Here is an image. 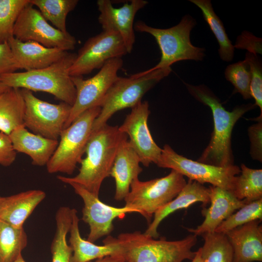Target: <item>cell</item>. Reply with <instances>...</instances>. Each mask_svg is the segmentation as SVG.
<instances>
[{"mask_svg": "<svg viewBox=\"0 0 262 262\" xmlns=\"http://www.w3.org/2000/svg\"><path fill=\"white\" fill-rule=\"evenodd\" d=\"M190 94L211 110L213 130L209 143L197 161L218 166L233 165L231 147V136L236 122L244 114L254 108L255 104L249 103L235 107L232 111L226 110L219 99L206 86L193 85L185 83Z\"/></svg>", "mask_w": 262, "mask_h": 262, "instance_id": "7a4b0ae2", "label": "cell"}, {"mask_svg": "<svg viewBox=\"0 0 262 262\" xmlns=\"http://www.w3.org/2000/svg\"><path fill=\"white\" fill-rule=\"evenodd\" d=\"M9 136L16 152L28 155L33 164L40 166L47 164L59 143L29 131L24 126L17 127Z\"/></svg>", "mask_w": 262, "mask_h": 262, "instance_id": "603a6c76", "label": "cell"}, {"mask_svg": "<svg viewBox=\"0 0 262 262\" xmlns=\"http://www.w3.org/2000/svg\"><path fill=\"white\" fill-rule=\"evenodd\" d=\"M201 202L202 207L210 203L209 190L196 181L189 180L179 194L171 201L159 209L154 214L144 234L157 239L159 237L158 228L161 222L175 211L186 209L196 202Z\"/></svg>", "mask_w": 262, "mask_h": 262, "instance_id": "ffe728a7", "label": "cell"}, {"mask_svg": "<svg viewBox=\"0 0 262 262\" xmlns=\"http://www.w3.org/2000/svg\"><path fill=\"white\" fill-rule=\"evenodd\" d=\"M13 36L22 41H34L46 47L64 51L74 49L75 38L50 25L30 2L20 12L14 26Z\"/></svg>", "mask_w": 262, "mask_h": 262, "instance_id": "7c38bea8", "label": "cell"}, {"mask_svg": "<svg viewBox=\"0 0 262 262\" xmlns=\"http://www.w3.org/2000/svg\"><path fill=\"white\" fill-rule=\"evenodd\" d=\"M13 262H26L23 259L22 255L20 256L17 259Z\"/></svg>", "mask_w": 262, "mask_h": 262, "instance_id": "b9f144b4", "label": "cell"}, {"mask_svg": "<svg viewBox=\"0 0 262 262\" xmlns=\"http://www.w3.org/2000/svg\"><path fill=\"white\" fill-rule=\"evenodd\" d=\"M224 220L214 232L226 234L229 231L255 220H262V198L244 205Z\"/></svg>", "mask_w": 262, "mask_h": 262, "instance_id": "d6a6232c", "label": "cell"}, {"mask_svg": "<svg viewBox=\"0 0 262 262\" xmlns=\"http://www.w3.org/2000/svg\"><path fill=\"white\" fill-rule=\"evenodd\" d=\"M123 65L121 58H115L107 61L96 75L89 79H84L82 76L71 77L76 88V98L64 129L85 111L101 107L106 94L118 77L117 72Z\"/></svg>", "mask_w": 262, "mask_h": 262, "instance_id": "30bf717a", "label": "cell"}, {"mask_svg": "<svg viewBox=\"0 0 262 262\" xmlns=\"http://www.w3.org/2000/svg\"><path fill=\"white\" fill-rule=\"evenodd\" d=\"M116 238L125 262H182L192 261L196 255L192 249L197 236L193 234L180 240L167 241L136 231L121 233Z\"/></svg>", "mask_w": 262, "mask_h": 262, "instance_id": "277c9868", "label": "cell"}, {"mask_svg": "<svg viewBox=\"0 0 262 262\" xmlns=\"http://www.w3.org/2000/svg\"><path fill=\"white\" fill-rule=\"evenodd\" d=\"M27 245L23 227L16 228L0 219V262H13Z\"/></svg>", "mask_w": 262, "mask_h": 262, "instance_id": "f1b7e54d", "label": "cell"}, {"mask_svg": "<svg viewBox=\"0 0 262 262\" xmlns=\"http://www.w3.org/2000/svg\"><path fill=\"white\" fill-rule=\"evenodd\" d=\"M25 108L20 89L9 87L0 94V131L9 135L24 126Z\"/></svg>", "mask_w": 262, "mask_h": 262, "instance_id": "d4e9b609", "label": "cell"}, {"mask_svg": "<svg viewBox=\"0 0 262 262\" xmlns=\"http://www.w3.org/2000/svg\"><path fill=\"white\" fill-rule=\"evenodd\" d=\"M77 54L67 52L61 59L42 69L14 72L0 77V82L10 88L44 92L71 106L76 98V90L69 74Z\"/></svg>", "mask_w": 262, "mask_h": 262, "instance_id": "3957f363", "label": "cell"}, {"mask_svg": "<svg viewBox=\"0 0 262 262\" xmlns=\"http://www.w3.org/2000/svg\"><path fill=\"white\" fill-rule=\"evenodd\" d=\"M72 221V209L63 206L55 215L56 230L50 250L51 262H70L72 249L66 241Z\"/></svg>", "mask_w": 262, "mask_h": 262, "instance_id": "484cf974", "label": "cell"}, {"mask_svg": "<svg viewBox=\"0 0 262 262\" xmlns=\"http://www.w3.org/2000/svg\"><path fill=\"white\" fill-rule=\"evenodd\" d=\"M19 69L8 42L0 44V77Z\"/></svg>", "mask_w": 262, "mask_h": 262, "instance_id": "8d00e7d4", "label": "cell"}, {"mask_svg": "<svg viewBox=\"0 0 262 262\" xmlns=\"http://www.w3.org/2000/svg\"><path fill=\"white\" fill-rule=\"evenodd\" d=\"M162 168L174 170L189 180L202 184L209 183L230 191L235 177L240 173L237 165L218 166L189 159L176 153L168 145H165L156 164Z\"/></svg>", "mask_w": 262, "mask_h": 262, "instance_id": "9c48e42d", "label": "cell"}, {"mask_svg": "<svg viewBox=\"0 0 262 262\" xmlns=\"http://www.w3.org/2000/svg\"><path fill=\"white\" fill-rule=\"evenodd\" d=\"M201 11L203 18L213 32L219 45L218 52L224 61L230 62L234 57V47L229 39L219 17L215 13L210 0H190Z\"/></svg>", "mask_w": 262, "mask_h": 262, "instance_id": "83f0119b", "label": "cell"}, {"mask_svg": "<svg viewBox=\"0 0 262 262\" xmlns=\"http://www.w3.org/2000/svg\"><path fill=\"white\" fill-rule=\"evenodd\" d=\"M226 80L234 87V93H239L245 99L251 98L250 84L251 72L245 60L229 65L225 71Z\"/></svg>", "mask_w": 262, "mask_h": 262, "instance_id": "836d02e7", "label": "cell"}, {"mask_svg": "<svg viewBox=\"0 0 262 262\" xmlns=\"http://www.w3.org/2000/svg\"><path fill=\"white\" fill-rule=\"evenodd\" d=\"M196 25L195 19L189 15L183 16L179 24L168 29L153 28L143 21H137L134 29L152 35L161 52L158 64L143 72L169 68L172 64L180 61H202L205 56V49L193 45L190 38L191 31Z\"/></svg>", "mask_w": 262, "mask_h": 262, "instance_id": "5b68a950", "label": "cell"}, {"mask_svg": "<svg viewBox=\"0 0 262 262\" xmlns=\"http://www.w3.org/2000/svg\"><path fill=\"white\" fill-rule=\"evenodd\" d=\"M249 66L251 72L250 90L255 104L261 109L262 115V66L260 58L257 54L247 52L245 60Z\"/></svg>", "mask_w": 262, "mask_h": 262, "instance_id": "e575fe53", "label": "cell"}, {"mask_svg": "<svg viewBox=\"0 0 262 262\" xmlns=\"http://www.w3.org/2000/svg\"><path fill=\"white\" fill-rule=\"evenodd\" d=\"M171 71L169 67L147 73L140 72L129 78L118 76L104 97L100 113L93 124L92 132L106 125L117 111L136 106L148 91Z\"/></svg>", "mask_w": 262, "mask_h": 262, "instance_id": "8992f818", "label": "cell"}, {"mask_svg": "<svg viewBox=\"0 0 262 262\" xmlns=\"http://www.w3.org/2000/svg\"><path fill=\"white\" fill-rule=\"evenodd\" d=\"M100 12L98 20L103 31H114L121 35L128 53H131L135 42L133 21L137 12L145 7L147 1L131 0L119 8H115L110 0H98Z\"/></svg>", "mask_w": 262, "mask_h": 262, "instance_id": "2e32d148", "label": "cell"}, {"mask_svg": "<svg viewBox=\"0 0 262 262\" xmlns=\"http://www.w3.org/2000/svg\"><path fill=\"white\" fill-rule=\"evenodd\" d=\"M7 42L19 69L25 71L48 67L68 52L57 48H48L34 41H22L14 37Z\"/></svg>", "mask_w": 262, "mask_h": 262, "instance_id": "d6986e66", "label": "cell"}, {"mask_svg": "<svg viewBox=\"0 0 262 262\" xmlns=\"http://www.w3.org/2000/svg\"><path fill=\"white\" fill-rule=\"evenodd\" d=\"M239 176H236L230 191L238 199L246 204L262 198V170L241 165Z\"/></svg>", "mask_w": 262, "mask_h": 262, "instance_id": "4316f807", "label": "cell"}, {"mask_svg": "<svg viewBox=\"0 0 262 262\" xmlns=\"http://www.w3.org/2000/svg\"><path fill=\"white\" fill-rule=\"evenodd\" d=\"M258 122L248 129L250 141V153L252 159L262 161V115L257 118Z\"/></svg>", "mask_w": 262, "mask_h": 262, "instance_id": "d590c367", "label": "cell"}, {"mask_svg": "<svg viewBox=\"0 0 262 262\" xmlns=\"http://www.w3.org/2000/svg\"><path fill=\"white\" fill-rule=\"evenodd\" d=\"M9 87H7L6 86L4 85L3 84L0 82V94H1L2 93L5 91Z\"/></svg>", "mask_w": 262, "mask_h": 262, "instance_id": "60d3db41", "label": "cell"}, {"mask_svg": "<svg viewBox=\"0 0 262 262\" xmlns=\"http://www.w3.org/2000/svg\"><path fill=\"white\" fill-rule=\"evenodd\" d=\"M201 235L204 239L200 247L202 262H233V250L225 234L213 232Z\"/></svg>", "mask_w": 262, "mask_h": 262, "instance_id": "f546056e", "label": "cell"}, {"mask_svg": "<svg viewBox=\"0 0 262 262\" xmlns=\"http://www.w3.org/2000/svg\"><path fill=\"white\" fill-rule=\"evenodd\" d=\"M78 0H30L33 5L47 20L57 29L67 32L66 18L69 12L73 10L78 3Z\"/></svg>", "mask_w": 262, "mask_h": 262, "instance_id": "4dcf8cb0", "label": "cell"}, {"mask_svg": "<svg viewBox=\"0 0 262 262\" xmlns=\"http://www.w3.org/2000/svg\"><path fill=\"white\" fill-rule=\"evenodd\" d=\"M117 126L106 124L91 132L86 147V157L82 159L78 174L73 177L58 176L61 181L77 183L98 197L102 182L110 172L118 149L128 139Z\"/></svg>", "mask_w": 262, "mask_h": 262, "instance_id": "6da1fadb", "label": "cell"}, {"mask_svg": "<svg viewBox=\"0 0 262 262\" xmlns=\"http://www.w3.org/2000/svg\"><path fill=\"white\" fill-rule=\"evenodd\" d=\"M186 183L184 176L174 170L165 177L147 181L136 179L124 199L125 206L137 210L150 223L154 213L173 200Z\"/></svg>", "mask_w": 262, "mask_h": 262, "instance_id": "ba28073f", "label": "cell"}, {"mask_svg": "<svg viewBox=\"0 0 262 262\" xmlns=\"http://www.w3.org/2000/svg\"><path fill=\"white\" fill-rule=\"evenodd\" d=\"M16 152L7 135L0 131V164L4 166L11 165L15 161Z\"/></svg>", "mask_w": 262, "mask_h": 262, "instance_id": "74e56055", "label": "cell"}, {"mask_svg": "<svg viewBox=\"0 0 262 262\" xmlns=\"http://www.w3.org/2000/svg\"><path fill=\"white\" fill-rule=\"evenodd\" d=\"M89 262H125L124 258L117 254L109 255Z\"/></svg>", "mask_w": 262, "mask_h": 262, "instance_id": "f35d334b", "label": "cell"}, {"mask_svg": "<svg viewBox=\"0 0 262 262\" xmlns=\"http://www.w3.org/2000/svg\"><path fill=\"white\" fill-rule=\"evenodd\" d=\"M46 197L40 190H31L7 196H0V219L16 228L25 221Z\"/></svg>", "mask_w": 262, "mask_h": 262, "instance_id": "cb8c5ba5", "label": "cell"}, {"mask_svg": "<svg viewBox=\"0 0 262 262\" xmlns=\"http://www.w3.org/2000/svg\"><path fill=\"white\" fill-rule=\"evenodd\" d=\"M100 110V107H95L85 111L63 130L58 146L46 165L49 173L71 175L74 172L82 159L93 124Z\"/></svg>", "mask_w": 262, "mask_h": 262, "instance_id": "52a82bcc", "label": "cell"}, {"mask_svg": "<svg viewBox=\"0 0 262 262\" xmlns=\"http://www.w3.org/2000/svg\"><path fill=\"white\" fill-rule=\"evenodd\" d=\"M261 221L260 220L251 221L225 234L233 250V262L262 261Z\"/></svg>", "mask_w": 262, "mask_h": 262, "instance_id": "ac0fdd59", "label": "cell"}, {"mask_svg": "<svg viewBox=\"0 0 262 262\" xmlns=\"http://www.w3.org/2000/svg\"><path fill=\"white\" fill-rule=\"evenodd\" d=\"M140 160L128 140L123 141L117 151L112 167L110 176L115 180V199L124 200L128 194L132 181L138 178L143 169Z\"/></svg>", "mask_w": 262, "mask_h": 262, "instance_id": "7402d4cb", "label": "cell"}, {"mask_svg": "<svg viewBox=\"0 0 262 262\" xmlns=\"http://www.w3.org/2000/svg\"><path fill=\"white\" fill-rule=\"evenodd\" d=\"M192 262H202L201 257V248L200 247L197 251L196 252V255Z\"/></svg>", "mask_w": 262, "mask_h": 262, "instance_id": "ab89813d", "label": "cell"}, {"mask_svg": "<svg viewBox=\"0 0 262 262\" xmlns=\"http://www.w3.org/2000/svg\"><path fill=\"white\" fill-rule=\"evenodd\" d=\"M20 89L25 107L24 126L35 134L58 140L72 106L64 102L52 104L36 97L31 91Z\"/></svg>", "mask_w": 262, "mask_h": 262, "instance_id": "8fae6325", "label": "cell"}, {"mask_svg": "<svg viewBox=\"0 0 262 262\" xmlns=\"http://www.w3.org/2000/svg\"><path fill=\"white\" fill-rule=\"evenodd\" d=\"M30 0H0V44L14 37L16 22Z\"/></svg>", "mask_w": 262, "mask_h": 262, "instance_id": "1f68e13d", "label": "cell"}, {"mask_svg": "<svg viewBox=\"0 0 262 262\" xmlns=\"http://www.w3.org/2000/svg\"><path fill=\"white\" fill-rule=\"evenodd\" d=\"M67 184L83 200L82 220L89 226L87 240L89 242L94 243L110 234L114 229L115 219L123 218L127 213H139L137 210L125 206L118 208L107 205L77 183L70 182Z\"/></svg>", "mask_w": 262, "mask_h": 262, "instance_id": "5bb4252c", "label": "cell"}, {"mask_svg": "<svg viewBox=\"0 0 262 262\" xmlns=\"http://www.w3.org/2000/svg\"><path fill=\"white\" fill-rule=\"evenodd\" d=\"M150 113L147 101H141L131 108L119 130L129 137L130 145L138 156L140 163L147 167L157 164L162 149L154 142L147 125Z\"/></svg>", "mask_w": 262, "mask_h": 262, "instance_id": "9a60e30c", "label": "cell"}, {"mask_svg": "<svg viewBox=\"0 0 262 262\" xmlns=\"http://www.w3.org/2000/svg\"><path fill=\"white\" fill-rule=\"evenodd\" d=\"M128 53L120 34L103 31L89 38L79 50L69 70L71 77L82 76L101 68L109 60L121 58Z\"/></svg>", "mask_w": 262, "mask_h": 262, "instance_id": "4fadbf2b", "label": "cell"}, {"mask_svg": "<svg viewBox=\"0 0 262 262\" xmlns=\"http://www.w3.org/2000/svg\"><path fill=\"white\" fill-rule=\"evenodd\" d=\"M77 213L75 209H72L69 239V245L72 249L70 262H89L109 255L120 254L121 248L116 238L108 236L103 241L102 246L83 239L80 232Z\"/></svg>", "mask_w": 262, "mask_h": 262, "instance_id": "44dd1931", "label": "cell"}, {"mask_svg": "<svg viewBox=\"0 0 262 262\" xmlns=\"http://www.w3.org/2000/svg\"><path fill=\"white\" fill-rule=\"evenodd\" d=\"M209 190L210 206L208 208H203L201 211L204 221L195 229L185 228L196 236L214 232L224 220L246 204L245 201L238 199L227 190L213 185Z\"/></svg>", "mask_w": 262, "mask_h": 262, "instance_id": "e0dca14e", "label": "cell"}]
</instances>
